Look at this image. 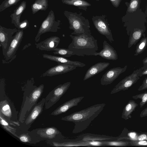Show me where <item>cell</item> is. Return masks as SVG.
Here are the masks:
<instances>
[{"label":"cell","instance_id":"obj_5","mask_svg":"<svg viewBox=\"0 0 147 147\" xmlns=\"http://www.w3.org/2000/svg\"><path fill=\"white\" fill-rule=\"evenodd\" d=\"M61 21L56 20L53 11L51 10L45 19L42 22L35 38V41L38 42L40 40L41 35L46 32H56L60 29Z\"/></svg>","mask_w":147,"mask_h":147},{"label":"cell","instance_id":"obj_42","mask_svg":"<svg viewBox=\"0 0 147 147\" xmlns=\"http://www.w3.org/2000/svg\"><path fill=\"white\" fill-rule=\"evenodd\" d=\"M147 116V107L143 110L140 114V117H143Z\"/></svg>","mask_w":147,"mask_h":147},{"label":"cell","instance_id":"obj_35","mask_svg":"<svg viewBox=\"0 0 147 147\" xmlns=\"http://www.w3.org/2000/svg\"><path fill=\"white\" fill-rule=\"evenodd\" d=\"M140 0H131L127 10L129 12H133L136 11L139 7Z\"/></svg>","mask_w":147,"mask_h":147},{"label":"cell","instance_id":"obj_26","mask_svg":"<svg viewBox=\"0 0 147 147\" xmlns=\"http://www.w3.org/2000/svg\"><path fill=\"white\" fill-rule=\"evenodd\" d=\"M53 146H90L88 141H73L71 140H68L63 142H52Z\"/></svg>","mask_w":147,"mask_h":147},{"label":"cell","instance_id":"obj_24","mask_svg":"<svg viewBox=\"0 0 147 147\" xmlns=\"http://www.w3.org/2000/svg\"><path fill=\"white\" fill-rule=\"evenodd\" d=\"M145 30L139 28L134 29L129 35L128 47L130 48L133 45H135L142 36L145 34Z\"/></svg>","mask_w":147,"mask_h":147},{"label":"cell","instance_id":"obj_31","mask_svg":"<svg viewBox=\"0 0 147 147\" xmlns=\"http://www.w3.org/2000/svg\"><path fill=\"white\" fill-rule=\"evenodd\" d=\"M53 51L54 54L59 55L65 57H69L73 55V52L68 49L57 48L54 49Z\"/></svg>","mask_w":147,"mask_h":147},{"label":"cell","instance_id":"obj_39","mask_svg":"<svg viewBox=\"0 0 147 147\" xmlns=\"http://www.w3.org/2000/svg\"><path fill=\"white\" fill-rule=\"evenodd\" d=\"M147 89V77L145 78L143 80L142 84L140 86L138 89L139 91Z\"/></svg>","mask_w":147,"mask_h":147},{"label":"cell","instance_id":"obj_23","mask_svg":"<svg viewBox=\"0 0 147 147\" xmlns=\"http://www.w3.org/2000/svg\"><path fill=\"white\" fill-rule=\"evenodd\" d=\"M138 106V104L134 101L129 100L123 108L121 118L125 120L131 118V114Z\"/></svg>","mask_w":147,"mask_h":147},{"label":"cell","instance_id":"obj_34","mask_svg":"<svg viewBox=\"0 0 147 147\" xmlns=\"http://www.w3.org/2000/svg\"><path fill=\"white\" fill-rule=\"evenodd\" d=\"M134 99H140L141 101L140 103V107H142L147 102V91L141 94L132 96Z\"/></svg>","mask_w":147,"mask_h":147},{"label":"cell","instance_id":"obj_44","mask_svg":"<svg viewBox=\"0 0 147 147\" xmlns=\"http://www.w3.org/2000/svg\"><path fill=\"white\" fill-rule=\"evenodd\" d=\"M95 0L97 1H99V0Z\"/></svg>","mask_w":147,"mask_h":147},{"label":"cell","instance_id":"obj_4","mask_svg":"<svg viewBox=\"0 0 147 147\" xmlns=\"http://www.w3.org/2000/svg\"><path fill=\"white\" fill-rule=\"evenodd\" d=\"M44 88V85L42 84L31 89L29 94H25V99H24L25 100L23 101L19 114V121L21 123L24 121L27 113L29 112L36 104L42 95Z\"/></svg>","mask_w":147,"mask_h":147},{"label":"cell","instance_id":"obj_16","mask_svg":"<svg viewBox=\"0 0 147 147\" xmlns=\"http://www.w3.org/2000/svg\"><path fill=\"white\" fill-rule=\"evenodd\" d=\"M60 41V38L56 36H51L38 43H35L36 48L42 51H50L57 48Z\"/></svg>","mask_w":147,"mask_h":147},{"label":"cell","instance_id":"obj_2","mask_svg":"<svg viewBox=\"0 0 147 147\" xmlns=\"http://www.w3.org/2000/svg\"><path fill=\"white\" fill-rule=\"evenodd\" d=\"M69 36L72 41L68 49L73 52V55L92 56L98 50L97 40L91 35V32Z\"/></svg>","mask_w":147,"mask_h":147},{"label":"cell","instance_id":"obj_21","mask_svg":"<svg viewBox=\"0 0 147 147\" xmlns=\"http://www.w3.org/2000/svg\"><path fill=\"white\" fill-rule=\"evenodd\" d=\"M26 7V2L23 1L13 11V13L10 15L11 19V23L13 24L17 28L20 22L21 16L23 13Z\"/></svg>","mask_w":147,"mask_h":147},{"label":"cell","instance_id":"obj_19","mask_svg":"<svg viewBox=\"0 0 147 147\" xmlns=\"http://www.w3.org/2000/svg\"><path fill=\"white\" fill-rule=\"evenodd\" d=\"M43 58L57 62L59 64H64L83 67L86 65L84 63L78 61L70 60L62 56H58L47 54L42 55Z\"/></svg>","mask_w":147,"mask_h":147},{"label":"cell","instance_id":"obj_15","mask_svg":"<svg viewBox=\"0 0 147 147\" xmlns=\"http://www.w3.org/2000/svg\"><path fill=\"white\" fill-rule=\"evenodd\" d=\"M118 138V137H114L105 135L86 133L80 135L74 140H71L73 141H108L117 140Z\"/></svg>","mask_w":147,"mask_h":147},{"label":"cell","instance_id":"obj_9","mask_svg":"<svg viewBox=\"0 0 147 147\" xmlns=\"http://www.w3.org/2000/svg\"><path fill=\"white\" fill-rule=\"evenodd\" d=\"M23 30L18 29L9 48L3 53L4 61H12L15 58L17 51L23 38Z\"/></svg>","mask_w":147,"mask_h":147},{"label":"cell","instance_id":"obj_10","mask_svg":"<svg viewBox=\"0 0 147 147\" xmlns=\"http://www.w3.org/2000/svg\"><path fill=\"white\" fill-rule=\"evenodd\" d=\"M18 29L7 28L0 25V45L2 48V53L9 48L14 38V34Z\"/></svg>","mask_w":147,"mask_h":147},{"label":"cell","instance_id":"obj_13","mask_svg":"<svg viewBox=\"0 0 147 147\" xmlns=\"http://www.w3.org/2000/svg\"><path fill=\"white\" fill-rule=\"evenodd\" d=\"M45 102V98H43L38 103H36L34 107L24 122L25 125L28 129L31 124L41 113Z\"/></svg>","mask_w":147,"mask_h":147},{"label":"cell","instance_id":"obj_41","mask_svg":"<svg viewBox=\"0 0 147 147\" xmlns=\"http://www.w3.org/2000/svg\"><path fill=\"white\" fill-rule=\"evenodd\" d=\"M111 3L113 5L116 7H118L121 1V0H109Z\"/></svg>","mask_w":147,"mask_h":147},{"label":"cell","instance_id":"obj_18","mask_svg":"<svg viewBox=\"0 0 147 147\" xmlns=\"http://www.w3.org/2000/svg\"><path fill=\"white\" fill-rule=\"evenodd\" d=\"M84 98L83 96L78 97L65 102L53 111L51 115L56 116L65 113L72 107L77 106Z\"/></svg>","mask_w":147,"mask_h":147},{"label":"cell","instance_id":"obj_29","mask_svg":"<svg viewBox=\"0 0 147 147\" xmlns=\"http://www.w3.org/2000/svg\"><path fill=\"white\" fill-rule=\"evenodd\" d=\"M147 46V36L146 37L144 34L136 46L134 55L136 56L142 53L145 49Z\"/></svg>","mask_w":147,"mask_h":147},{"label":"cell","instance_id":"obj_14","mask_svg":"<svg viewBox=\"0 0 147 147\" xmlns=\"http://www.w3.org/2000/svg\"><path fill=\"white\" fill-rule=\"evenodd\" d=\"M76 67L68 64H59L49 68L42 74V76H52L65 73L75 69Z\"/></svg>","mask_w":147,"mask_h":147},{"label":"cell","instance_id":"obj_22","mask_svg":"<svg viewBox=\"0 0 147 147\" xmlns=\"http://www.w3.org/2000/svg\"><path fill=\"white\" fill-rule=\"evenodd\" d=\"M126 135L118 136L117 140H128L129 141H140L147 140V132L137 133L131 132Z\"/></svg>","mask_w":147,"mask_h":147},{"label":"cell","instance_id":"obj_28","mask_svg":"<svg viewBox=\"0 0 147 147\" xmlns=\"http://www.w3.org/2000/svg\"><path fill=\"white\" fill-rule=\"evenodd\" d=\"M48 6V0H36L31 5L32 13L34 14L40 11H45Z\"/></svg>","mask_w":147,"mask_h":147},{"label":"cell","instance_id":"obj_38","mask_svg":"<svg viewBox=\"0 0 147 147\" xmlns=\"http://www.w3.org/2000/svg\"><path fill=\"white\" fill-rule=\"evenodd\" d=\"M29 26L28 21L26 19L21 22L19 24L17 28L18 29L24 30L27 28Z\"/></svg>","mask_w":147,"mask_h":147},{"label":"cell","instance_id":"obj_37","mask_svg":"<svg viewBox=\"0 0 147 147\" xmlns=\"http://www.w3.org/2000/svg\"><path fill=\"white\" fill-rule=\"evenodd\" d=\"M18 138L24 142L30 143L31 141V138L28 133L23 134L19 136Z\"/></svg>","mask_w":147,"mask_h":147},{"label":"cell","instance_id":"obj_12","mask_svg":"<svg viewBox=\"0 0 147 147\" xmlns=\"http://www.w3.org/2000/svg\"><path fill=\"white\" fill-rule=\"evenodd\" d=\"M36 130H34L35 132L39 138L49 140L57 138L60 140H62L64 138L60 131L55 127L39 128Z\"/></svg>","mask_w":147,"mask_h":147},{"label":"cell","instance_id":"obj_33","mask_svg":"<svg viewBox=\"0 0 147 147\" xmlns=\"http://www.w3.org/2000/svg\"><path fill=\"white\" fill-rule=\"evenodd\" d=\"M21 0H4L0 5V12L13 5H16Z\"/></svg>","mask_w":147,"mask_h":147},{"label":"cell","instance_id":"obj_43","mask_svg":"<svg viewBox=\"0 0 147 147\" xmlns=\"http://www.w3.org/2000/svg\"><path fill=\"white\" fill-rule=\"evenodd\" d=\"M142 63H143V65H147V56L146 58L143 60Z\"/></svg>","mask_w":147,"mask_h":147},{"label":"cell","instance_id":"obj_32","mask_svg":"<svg viewBox=\"0 0 147 147\" xmlns=\"http://www.w3.org/2000/svg\"><path fill=\"white\" fill-rule=\"evenodd\" d=\"M105 146H130V142L121 140L103 141Z\"/></svg>","mask_w":147,"mask_h":147},{"label":"cell","instance_id":"obj_25","mask_svg":"<svg viewBox=\"0 0 147 147\" xmlns=\"http://www.w3.org/2000/svg\"><path fill=\"white\" fill-rule=\"evenodd\" d=\"M0 105V113L5 119H10L12 117L13 113L9 102L6 99L1 101Z\"/></svg>","mask_w":147,"mask_h":147},{"label":"cell","instance_id":"obj_3","mask_svg":"<svg viewBox=\"0 0 147 147\" xmlns=\"http://www.w3.org/2000/svg\"><path fill=\"white\" fill-rule=\"evenodd\" d=\"M63 13L68 20L69 29L74 31L71 34L80 35L91 32L89 20L82 15V13L65 11Z\"/></svg>","mask_w":147,"mask_h":147},{"label":"cell","instance_id":"obj_20","mask_svg":"<svg viewBox=\"0 0 147 147\" xmlns=\"http://www.w3.org/2000/svg\"><path fill=\"white\" fill-rule=\"evenodd\" d=\"M109 65L108 62H100L93 65L87 71L83 80H86L103 71Z\"/></svg>","mask_w":147,"mask_h":147},{"label":"cell","instance_id":"obj_11","mask_svg":"<svg viewBox=\"0 0 147 147\" xmlns=\"http://www.w3.org/2000/svg\"><path fill=\"white\" fill-rule=\"evenodd\" d=\"M127 66L123 67H117L111 68L102 76L100 79V84L102 85H107L112 83L122 73L126 70Z\"/></svg>","mask_w":147,"mask_h":147},{"label":"cell","instance_id":"obj_6","mask_svg":"<svg viewBox=\"0 0 147 147\" xmlns=\"http://www.w3.org/2000/svg\"><path fill=\"white\" fill-rule=\"evenodd\" d=\"M71 84V82H68L60 84L51 90L45 98V109H49L58 101L67 91Z\"/></svg>","mask_w":147,"mask_h":147},{"label":"cell","instance_id":"obj_1","mask_svg":"<svg viewBox=\"0 0 147 147\" xmlns=\"http://www.w3.org/2000/svg\"><path fill=\"white\" fill-rule=\"evenodd\" d=\"M105 105L104 103L96 104L63 117L61 119L74 123L75 126L72 133L78 134L88 127L92 121L102 111Z\"/></svg>","mask_w":147,"mask_h":147},{"label":"cell","instance_id":"obj_17","mask_svg":"<svg viewBox=\"0 0 147 147\" xmlns=\"http://www.w3.org/2000/svg\"><path fill=\"white\" fill-rule=\"evenodd\" d=\"M93 55H99L104 59L109 60H116L118 59L116 51L105 40L103 42V49L99 52L95 53Z\"/></svg>","mask_w":147,"mask_h":147},{"label":"cell","instance_id":"obj_30","mask_svg":"<svg viewBox=\"0 0 147 147\" xmlns=\"http://www.w3.org/2000/svg\"><path fill=\"white\" fill-rule=\"evenodd\" d=\"M0 117V123L3 127L7 131L18 138L19 136H18L16 134V129L10 125L9 123L5 119L1 113Z\"/></svg>","mask_w":147,"mask_h":147},{"label":"cell","instance_id":"obj_40","mask_svg":"<svg viewBox=\"0 0 147 147\" xmlns=\"http://www.w3.org/2000/svg\"><path fill=\"white\" fill-rule=\"evenodd\" d=\"M141 70V72L140 75V77H141L142 76L147 75V65H143V66L140 68Z\"/></svg>","mask_w":147,"mask_h":147},{"label":"cell","instance_id":"obj_8","mask_svg":"<svg viewBox=\"0 0 147 147\" xmlns=\"http://www.w3.org/2000/svg\"><path fill=\"white\" fill-rule=\"evenodd\" d=\"M141 72V70L140 68L134 70L131 74L126 76L119 82L111 91V94L128 90L140 79V75Z\"/></svg>","mask_w":147,"mask_h":147},{"label":"cell","instance_id":"obj_27","mask_svg":"<svg viewBox=\"0 0 147 147\" xmlns=\"http://www.w3.org/2000/svg\"><path fill=\"white\" fill-rule=\"evenodd\" d=\"M63 4L76 6L80 9L87 11V7L91 5V4L84 0H61Z\"/></svg>","mask_w":147,"mask_h":147},{"label":"cell","instance_id":"obj_36","mask_svg":"<svg viewBox=\"0 0 147 147\" xmlns=\"http://www.w3.org/2000/svg\"><path fill=\"white\" fill-rule=\"evenodd\" d=\"M130 146H147V140L140 141H130Z\"/></svg>","mask_w":147,"mask_h":147},{"label":"cell","instance_id":"obj_7","mask_svg":"<svg viewBox=\"0 0 147 147\" xmlns=\"http://www.w3.org/2000/svg\"><path fill=\"white\" fill-rule=\"evenodd\" d=\"M106 16H93L92 20L93 24L98 32L101 34L105 36L111 42L114 41L111 31L110 29Z\"/></svg>","mask_w":147,"mask_h":147}]
</instances>
